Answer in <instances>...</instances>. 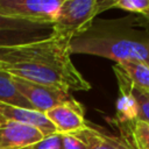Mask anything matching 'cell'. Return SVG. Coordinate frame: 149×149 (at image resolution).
<instances>
[{
	"instance_id": "cell-1",
	"label": "cell",
	"mask_w": 149,
	"mask_h": 149,
	"mask_svg": "<svg viewBox=\"0 0 149 149\" xmlns=\"http://www.w3.org/2000/svg\"><path fill=\"white\" fill-rule=\"evenodd\" d=\"M0 71L68 92L91 90V84L71 59L69 42L54 35L33 43L0 48Z\"/></svg>"
},
{
	"instance_id": "cell-2",
	"label": "cell",
	"mask_w": 149,
	"mask_h": 149,
	"mask_svg": "<svg viewBox=\"0 0 149 149\" xmlns=\"http://www.w3.org/2000/svg\"><path fill=\"white\" fill-rule=\"evenodd\" d=\"M141 17L98 21L69 42L70 55L87 54L116 63L141 61L149 64V28Z\"/></svg>"
},
{
	"instance_id": "cell-3",
	"label": "cell",
	"mask_w": 149,
	"mask_h": 149,
	"mask_svg": "<svg viewBox=\"0 0 149 149\" xmlns=\"http://www.w3.org/2000/svg\"><path fill=\"white\" fill-rule=\"evenodd\" d=\"M113 0H63L55 22L51 24L52 35L68 42L86 31L94 17L112 8Z\"/></svg>"
},
{
	"instance_id": "cell-4",
	"label": "cell",
	"mask_w": 149,
	"mask_h": 149,
	"mask_svg": "<svg viewBox=\"0 0 149 149\" xmlns=\"http://www.w3.org/2000/svg\"><path fill=\"white\" fill-rule=\"evenodd\" d=\"M63 0H0V15L37 24L55 22Z\"/></svg>"
},
{
	"instance_id": "cell-5",
	"label": "cell",
	"mask_w": 149,
	"mask_h": 149,
	"mask_svg": "<svg viewBox=\"0 0 149 149\" xmlns=\"http://www.w3.org/2000/svg\"><path fill=\"white\" fill-rule=\"evenodd\" d=\"M13 77V83L20 94L30 104V106L42 113L64 102H77L73 95L62 88L29 81L22 78Z\"/></svg>"
},
{
	"instance_id": "cell-6",
	"label": "cell",
	"mask_w": 149,
	"mask_h": 149,
	"mask_svg": "<svg viewBox=\"0 0 149 149\" xmlns=\"http://www.w3.org/2000/svg\"><path fill=\"white\" fill-rule=\"evenodd\" d=\"M45 115L61 135L77 134L88 125L84 119V108L78 101L57 105L49 109Z\"/></svg>"
},
{
	"instance_id": "cell-7",
	"label": "cell",
	"mask_w": 149,
	"mask_h": 149,
	"mask_svg": "<svg viewBox=\"0 0 149 149\" xmlns=\"http://www.w3.org/2000/svg\"><path fill=\"white\" fill-rule=\"evenodd\" d=\"M43 137L36 128L0 119V149H28Z\"/></svg>"
},
{
	"instance_id": "cell-8",
	"label": "cell",
	"mask_w": 149,
	"mask_h": 149,
	"mask_svg": "<svg viewBox=\"0 0 149 149\" xmlns=\"http://www.w3.org/2000/svg\"><path fill=\"white\" fill-rule=\"evenodd\" d=\"M0 119L15 121L21 125L36 128L43 134L44 137L57 133L56 128L47 118L45 113H42L34 108L17 107L0 102Z\"/></svg>"
},
{
	"instance_id": "cell-9",
	"label": "cell",
	"mask_w": 149,
	"mask_h": 149,
	"mask_svg": "<svg viewBox=\"0 0 149 149\" xmlns=\"http://www.w3.org/2000/svg\"><path fill=\"white\" fill-rule=\"evenodd\" d=\"M51 35V27L44 29H0V48L33 43L45 40Z\"/></svg>"
},
{
	"instance_id": "cell-10",
	"label": "cell",
	"mask_w": 149,
	"mask_h": 149,
	"mask_svg": "<svg viewBox=\"0 0 149 149\" xmlns=\"http://www.w3.org/2000/svg\"><path fill=\"white\" fill-rule=\"evenodd\" d=\"M73 135L79 137L88 149H132L122 139L105 134L90 125L84 130Z\"/></svg>"
},
{
	"instance_id": "cell-11",
	"label": "cell",
	"mask_w": 149,
	"mask_h": 149,
	"mask_svg": "<svg viewBox=\"0 0 149 149\" xmlns=\"http://www.w3.org/2000/svg\"><path fill=\"white\" fill-rule=\"evenodd\" d=\"M122 140L132 149H149V123L135 120L130 125L120 127Z\"/></svg>"
},
{
	"instance_id": "cell-12",
	"label": "cell",
	"mask_w": 149,
	"mask_h": 149,
	"mask_svg": "<svg viewBox=\"0 0 149 149\" xmlns=\"http://www.w3.org/2000/svg\"><path fill=\"white\" fill-rule=\"evenodd\" d=\"M133 86L149 92V64L141 61H123L116 63Z\"/></svg>"
},
{
	"instance_id": "cell-13",
	"label": "cell",
	"mask_w": 149,
	"mask_h": 149,
	"mask_svg": "<svg viewBox=\"0 0 149 149\" xmlns=\"http://www.w3.org/2000/svg\"><path fill=\"white\" fill-rule=\"evenodd\" d=\"M0 102L17 107L33 108L15 87L13 77L3 71H0Z\"/></svg>"
},
{
	"instance_id": "cell-14",
	"label": "cell",
	"mask_w": 149,
	"mask_h": 149,
	"mask_svg": "<svg viewBox=\"0 0 149 149\" xmlns=\"http://www.w3.org/2000/svg\"><path fill=\"white\" fill-rule=\"evenodd\" d=\"M129 90H130V93L136 101L137 120H141L143 122L149 123V92L133 86L130 81H129Z\"/></svg>"
},
{
	"instance_id": "cell-15",
	"label": "cell",
	"mask_w": 149,
	"mask_h": 149,
	"mask_svg": "<svg viewBox=\"0 0 149 149\" xmlns=\"http://www.w3.org/2000/svg\"><path fill=\"white\" fill-rule=\"evenodd\" d=\"M112 8L146 16L149 13V0H113Z\"/></svg>"
},
{
	"instance_id": "cell-16",
	"label": "cell",
	"mask_w": 149,
	"mask_h": 149,
	"mask_svg": "<svg viewBox=\"0 0 149 149\" xmlns=\"http://www.w3.org/2000/svg\"><path fill=\"white\" fill-rule=\"evenodd\" d=\"M50 26L47 24H37V23H31L27 22L23 20H17V19H10L6 16L0 15V29H44V28H50Z\"/></svg>"
},
{
	"instance_id": "cell-17",
	"label": "cell",
	"mask_w": 149,
	"mask_h": 149,
	"mask_svg": "<svg viewBox=\"0 0 149 149\" xmlns=\"http://www.w3.org/2000/svg\"><path fill=\"white\" fill-rule=\"evenodd\" d=\"M28 149H64L63 148V139L62 135L56 133L49 136L43 137L41 141L36 142Z\"/></svg>"
},
{
	"instance_id": "cell-18",
	"label": "cell",
	"mask_w": 149,
	"mask_h": 149,
	"mask_svg": "<svg viewBox=\"0 0 149 149\" xmlns=\"http://www.w3.org/2000/svg\"><path fill=\"white\" fill-rule=\"evenodd\" d=\"M64 149H88L87 146L76 135H62Z\"/></svg>"
},
{
	"instance_id": "cell-19",
	"label": "cell",
	"mask_w": 149,
	"mask_h": 149,
	"mask_svg": "<svg viewBox=\"0 0 149 149\" xmlns=\"http://www.w3.org/2000/svg\"><path fill=\"white\" fill-rule=\"evenodd\" d=\"M142 17H143V19H144V20H146L147 22H149V13H148V14H147L146 16H142Z\"/></svg>"
}]
</instances>
